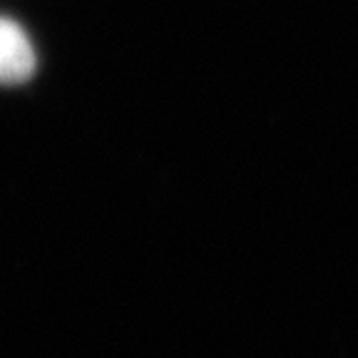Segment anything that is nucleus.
Listing matches in <instances>:
<instances>
[{"mask_svg": "<svg viewBox=\"0 0 358 358\" xmlns=\"http://www.w3.org/2000/svg\"><path fill=\"white\" fill-rule=\"evenodd\" d=\"M33 43L28 33L10 17L0 15V85H20L28 83L35 75Z\"/></svg>", "mask_w": 358, "mask_h": 358, "instance_id": "obj_1", "label": "nucleus"}]
</instances>
